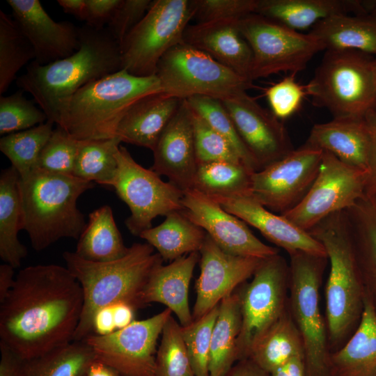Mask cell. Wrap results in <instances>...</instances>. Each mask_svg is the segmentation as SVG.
I'll return each instance as SVG.
<instances>
[{"label":"cell","mask_w":376,"mask_h":376,"mask_svg":"<svg viewBox=\"0 0 376 376\" xmlns=\"http://www.w3.org/2000/svg\"><path fill=\"white\" fill-rule=\"evenodd\" d=\"M182 101L163 92L142 97L123 116L118 126L116 136L122 142L152 151Z\"/></svg>","instance_id":"d4e9b609"},{"label":"cell","mask_w":376,"mask_h":376,"mask_svg":"<svg viewBox=\"0 0 376 376\" xmlns=\"http://www.w3.org/2000/svg\"><path fill=\"white\" fill-rule=\"evenodd\" d=\"M22 90L0 97V134L26 130L47 120L45 113L33 101L28 100Z\"/></svg>","instance_id":"ee69618b"},{"label":"cell","mask_w":376,"mask_h":376,"mask_svg":"<svg viewBox=\"0 0 376 376\" xmlns=\"http://www.w3.org/2000/svg\"><path fill=\"white\" fill-rule=\"evenodd\" d=\"M237 22L219 20L188 25L185 31L183 42L206 53L251 81L253 53L239 31Z\"/></svg>","instance_id":"603a6c76"},{"label":"cell","mask_w":376,"mask_h":376,"mask_svg":"<svg viewBox=\"0 0 376 376\" xmlns=\"http://www.w3.org/2000/svg\"><path fill=\"white\" fill-rule=\"evenodd\" d=\"M63 258L84 295L75 341L84 340L93 334L95 315L104 307L118 303L126 304L134 310L143 307L144 288L152 272L164 261L147 242L133 244L124 256L109 262L86 260L70 251H65Z\"/></svg>","instance_id":"3957f363"},{"label":"cell","mask_w":376,"mask_h":376,"mask_svg":"<svg viewBox=\"0 0 376 376\" xmlns=\"http://www.w3.org/2000/svg\"><path fill=\"white\" fill-rule=\"evenodd\" d=\"M185 100L194 111L229 142L243 164L250 171L253 173L258 171L256 163L244 146L233 120L220 100L197 95Z\"/></svg>","instance_id":"60d3db41"},{"label":"cell","mask_w":376,"mask_h":376,"mask_svg":"<svg viewBox=\"0 0 376 376\" xmlns=\"http://www.w3.org/2000/svg\"><path fill=\"white\" fill-rule=\"evenodd\" d=\"M269 376H306L304 357H297L279 367Z\"/></svg>","instance_id":"6f0895ef"},{"label":"cell","mask_w":376,"mask_h":376,"mask_svg":"<svg viewBox=\"0 0 376 376\" xmlns=\"http://www.w3.org/2000/svg\"><path fill=\"white\" fill-rule=\"evenodd\" d=\"M191 110L198 164L226 161L243 164L229 142L201 116Z\"/></svg>","instance_id":"bcb514c9"},{"label":"cell","mask_w":376,"mask_h":376,"mask_svg":"<svg viewBox=\"0 0 376 376\" xmlns=\"http://www.w3.org/2000/svg\"><path fill=\"white\" fill-rule=\"evenodd\" d=\"M83 306L82 288L66 267H26L1 302L0 342L24 359L69 343Z\"/></svg>","instance_id":"6da1fadb"},{"label":"cell","mask_w":376,"mask_h":376,"mask_svg":"<svg viewBox=\"0 0 376 376\" xmlns=\"http://www.w3.org/2000/svg\"><path fill=\"white\" fill-rule=\"evenodd\" d=\"M375 60H376V57H375Z\"/></svg>","instance_id":"e7e4bbea"},{"label":"cell","mask_w":376,"mask_h":376,"mask_svg":"<svg viewBox=\"0 0 376 376\" xmlns=\"http://www.w3.org/2000/svg\"><path fill=\"white\" fill-rule=\"evenodd\" d=\"M370 12L376 13V1H371Z\"/></svg>","instance_id":"6125c7cd"},{"label":"cell","mask_w":376,"mask_h":376,"mask_svg":"<svg viewBox=\"0 0 376 376\" xmlns=\"http://www.w3.org/2000/svg\"><path fill=\"white\" fill-rule=\"evenodd\" d=\"M308 233L323 245L329 260L327 326L329 340L338 343L358 325L365 297L345 212L327 217Z\"/></svg>","instance_id":"8992f818"},{"label":"cell","mask_w":376,"mask_h":376,"mask_svg":"<svg viewBox=\"0 0 376 376\" xmlns=\"http://www.w3.org/2000/svg\"><path fill=\"white\" fill-rule=\"evenodd\" d=\"M373 197L374 198V199H375V201H376V194H375V195L374 196H373Z\"/></svg>","instance_id":"be15d7a7"},{"label":"cell","mask_w":376,"mask_h":376,"mask_svg":"<svg viewBox=\"0 0 376 376\" xmlns=\"http://www.w3.org/2000/svg\"><path fill=\"white\" fill-rule=\"evenodd\" d=\"M206 232L181 211L166 216L159 225L143 232L139 237L157 251L163 260L173 261L193 252H200Z\"/></svg>","instance_id":"1f68e13d"},{"label":"cell","mask_w":376,"mask_h":376,"mask_svg":"<svg viewBox=\"0 0 376 376\" xmlns=\"http://www.w3.org/2000/svg\"><path fill=\"white\" fill-rule=\"evenodd\" d=\"M370 1L258 0L255 13L299 31L337 15L370 13Z\"/></svg>","instance_id":"4316f807"},{"label":"cell","mask_w":376,"mask_h":376,"mask_svg":"<svg viewBox=\"0 0 376 376\" xmlns=\"http://www.w3.org/2000/svg\"><path fill=\"white\" fill-rule=\"evenodd\" d=\"M14 269L7 263L0 265V303L6 297L14 284Z\"/></svg>","instance_id":"91938a15"},{"label":"cell","mask_w":376,"mask_h":376,"mask_svg":"<svg viewBox=\"0 0 376 376\" xmlns=\"http://www.w3.org/2000/svg\"><path fill=\"white\" fill-rule=\"evenodd\" d=\"M155 75L162 92L181 100L201 95L224 100L254 87L252 81L184 42L164 54Z\"/></svg>","instance_id":"9c48e42d"},{"label":"cell","mask_w":376,"mask_h":376,"mask_svg":"<svg viewBox=\"0 0 376 376\" xmlns=\"http://www.w3.org/2000/svg\"><path fill=\"white\" fill-rule=\"evenodd\" d=\"M192 0H155L120 45L122 69L137 77L155 75L161 58L183 42L194 18Z\"/></svg>","instance_id":"30bf717a"},{"label":"cell","mask_w":376,"mask_h":376,"mask_svg":"<svg viewBox=\"0 0 376 376\" xmlns=\"http://www.w3.org/2000/svg\"><path fill=\"white\" fill-rule=\"evenodd\" d=\"M13 18L31 44L33 61L40 65L66 58L78 50L79 28L69 21H54L38 0H7Z\"/></svg>","instance_id":"ffe728a7"},{"label":"cell","mask_w":376,"mask_h":376,"mask_svg":"<svg viewBox=\"0 0 376 376\" xmlns=\"http://www.w3.org/2000/svg\"><path fill=\"white\" fill-rule=\"evenodd\" d=\"M87 376V375H86Z\"/></svg>","instance_id":"003e7915"},{"label":"cell","mask_w":376,"mask_h":376,"mask_svg":"<svg viewBox=\"0 0 376 376\" xmlns=\"http://www.w3.org/2000/svg\"><path fill=\"white\" fill-rule=\"evenodd\" d=\"M226 376H269L249 359L238 361Z\"/></svg>","instance_id":"11a10c76"},{"label":"cell","mask_w":376,"mask_h":376,"mask_svg":"<svg viewBox=\"0 0 376 376\" xmlns=\"http://www.w3.org/2000/svg\"><path fill=\"white\" fill-rule=\"evenodd\" d=\"M371 144L365 118H334L313 125L305 146L334 155L341 162L368 172Z\"/></svg>","instance_id":"cb8c5ba5"},{"label":"cell","mask_w":376,"mask_h":376,"mask_svg":"<svg viewBox=\"0 0 376 376\" xmlns=\"http://www.w3.org/2000/svg\"><path fill=\"white\" fill-rule=\"evenodd\" d=\"M344 212L365 298L376 313V201L364 196Z\"/></svg>","instance_id":"83f0119b"},{"label":"cell","mask_w":376,"mask_h":376,"mask_svg":"<svg viewBox=\"0 0 376 376\" xmlns=\"http://www.w3.org/2000/svg\"><path fill=\"white\" fill-rule=\"evenodd\" d=\"M237 24L253 53L251 81L282 72L297 74L325 50L324 44L309 33H301L257 13L239 19Z\"/></svg>","instance_id":"8fae6325"},{"label":"cell","mask_w":376,"mask_h":376,"mask_svg":"<svg viewBox=\"0 0 376 376\" xmlns=\"http://www.w3.org/2000/svg\"><path fill=\"white\" fill-rule=\"evenodd\" d=\"M151 170L182 191L191 189L198 167L191 110L185 100L160 135Z\"/></svg>","instance_id":"44dd1931"},{"label":"cell","mask_w":376,"mask_h":376,"mask_svg":"<svg viewBox=\"0 0 376 376\" xmlns=\"http://www.w3.org/2000/svg\"><path fill=\"white\" fill-rule=\"evenodd\" d=\"M171 314L166 308L110 334L93 333L84 340L93 350L96 360L121 376H155L157 340Z\"/></svg>","instance_id":"9a60e30c"},{"label":"cell","mask_w":376,"mask_h":376,"mask_svg":"<svg viewBox=\"0 0 376 376\" xmlns=\"http://www.w3.org/2000/svg\"><path fill=\"white\" fill-rule=\"evenodd\" d=\"M366 118L370 130L371 144L365 195L373 197L376 194V110L370 112Z\"/></svg>","instance_id":"816d5d0a"},{"label":"cell","mask_w":376,"mask_h":376,"mask_svg":"<svg viewBox=\"0 0 376 376\" xmlns=\"http://www.w3.org/2000/svg\"><path fill=\"white\" fill-rule=\"evenodd\" d=\"M116 158L117 169L109 186L129 207L130 215L125 224L132 235L139 237L152 227V221L157 216L183 210L180 189L141 166L122 145Z\"/></svg>","instance_id":"7c38bea8"},{"label":"cell","mask_w":376,"mask_h":376,"mask_svg":"<svg viewBox=\"0 0 376 376\" xmlns=\"http://www.w3.org/2000/svg\"><path fill=\"white\" fill-rule=\"evenodd\" d=\"M57 3L65 13L73 15L79 20H86V0H58Z\"/></svg>","instance_id":"680465c9"},{"label":"cell","mask_w":376,"mask_h":376,"mask_svg":"<svg viewBox=\"0 0 376 376\" xmlns=\"http://www.w3.org/2000/svg\"><path fill=\"white\" fill-rule=\"evenodd\" d=\"M116 330L111 306L104 307L96 313L93 319V334L105 336Z\"/></svg>","instance_id":"db71d44e"},{"label":"cell","mask_w":376,"mask_h":376,"mask_svg":"<svg viewBox=\"0 0 376 376\" xmlns=\"http://www.w3.org/2000/svg\"><path fill=\"white\" fill-rule=\"evenodd\" d=\"M242 327L239 292H233L219 302L210 345V376H226L237 361V339Z\"/></svg>","instance_id":"d6a6232c"},{"label":"cell","mask_w":376,"mask_h":376,"mask_svg":"<svg viewBox=\"0 0 376 376\" xmlns=\"http://www.w3.org/2000/svg\"><path fill=\"white\" fill-rule=\"evenodd\" d=\"M221 101L258 171L295 149L283 124L246 93Z\"/></svg>","instance_id":"ac0fdd59"},{"label":"cell","mask_w":376,"mask_h":376,"mask_svg":"<svg viewBox=\"0 0 376 376\" xmlns=\"http://www.w3.org/2000/svg\"><path fill=\"white\" fill-rule=\"evenodd\" d=\"M295 75L290 74L265 91L272 112L279 120L287 118L295 113L307 95L306 86L297 82Z\"/></svg>","instance_id":"c3c4849f"},{"label":"cell","mask_w":376,"mask_h":376,"mask_svg":"<svg viewBox=\"0 0 376 376\" xmlns=\"http://www.w3.org/2000/svg\"><path fill=\"white\" fill-rule=\"evenodd\" d=\"M297 357H304L303 343L288 308L256 341L247 359L270 374Z\"/></svg>","instance_id":"4dcf8cb0"},{"label":"cell","mask_w":376,"mask_h":376,"mask_svg":"<svg viewBox=\"0 0 376 376\" xmlns=\"http://www.w3.org/2000/svg\"><path fill=\"white\" fill-rule=\"evenodd\" d=\"M325 50H357L376 57V13L337 15L320 21L308 32Z\"/></svg>","instance_id":"f546056e"},{"label":"cell","mask_w":376,"mask_h":376,"mask_svg":"<svg viewBox=\"0 0 376 376\" xmlns=\"http://www.w3.org/2000/svg\"><path fill=\"white\" fill-rule=\"evenodd\" d=\"M0 376H26V359L0 342Z\"/></svg>","instance_id":"f5cc1de1"},{"label":"cell","mask_w":376,"mask_h":376,"mask_svg":"<svg viewBox=\"0 0 376 376\" xmlns=\"http://www.w3.org/2000/svg\"><path fill=\"white\" fill-rule=\"evenodd\" d=\"M162 92L157 76L137 77L124 69L93 81L70 99L57 126L78 140L116 136L118 126L139 99Z\"/></svg>","instance_id":"5b68a950"},{"label":"cell","mask_w":376,"mask_h":376,"mask_svg":"<svg viewBox=\"0 0 376 376\" xmlns=\"http://www.w3.org/2000/svg\"><path fill=\"white\" fill-rule=\"evenodd\" d=\"M252 173L243 164L226 161L198 164L191 189L208 196L251 193Z\"/></svg>","instance_id":"8d00e7d4"},{"label":"cell","mask_w":376,"mask_h":376,"mask_svg":"<svg viewBox=\"0 0 376 376\" xmlns=\"http://www.w3.org/2000/svg\"><path fill=\"white\" fill-rule=\"evenodd\" d=\"M315 107L334 118H365L376 110V60L357 50H325L306 85Z\"/></svg>","instance_id":"52a82bcc"},{"label":"cell","mask_w":376,"mask_h":376,"mask_svg":"<svg viewBox=\"0 0 376 376\" xmlns=\"http://www.w3.org/2000/svg\"><path fill=\"white\" fill-rule=\"evenodd\" d=\"M330 366L331 376H376V313L365 297L356 330L331 354Z\"/></svg>","instance_id":"f1b7e54d"},{"label":"cell","mask_w":376,"mask_h":376,"mask_svg":"<svg viewBox=\"0 0 376 376\" xmlns=\"http://www.w3.org/2000/svg\"><path fill=\"white\" fill-rule=\"evenodd\" d=\"M128 249L111 207L105 205L89 214L88 221L78 239L75 253L86 260L104 263L122 258Z\"/></svg>","instance_id":"e575fe53"},{"label":"cell","mask_w":376,"mask_h":376,"mask_svg":"<svg viewBox=\"0 0 376 376\" xmlns=\"http://www.w3.org/2000/svg\"><path fill=\"white\" fill-rule=\"evenodd\" d=\"M36 58L34 49L13 17L0 10V94L17 72Z\"/></svg>","instance_id":"f35d334b"},{"label":"cell","mask_w":376,"mask_h":376,"mask_svg":"<svg viewBox=\"0 0 376 376\" xmlns=\"http://www.w3.org/2000/svg\"><path fill=\"white\" fill-rule=\"evenodd\" d=\"M200 256L199 252H193L157 267L144 288V306L153 302L164 304L175 314L182 327L190 324L193 317L189 306V286Z\"/></svg>","instance_id":"484cf974"},{"label":"cell","mask_w":376,"mask_h":376,"mask_svg":"<svg viewBox=\"0 0 376 376\" xmlns=\"http://www.w3.org/2000/svg\"><path fill=\"white\" fill-rule=\"evenodd\" d=\"M198 23L239 19L255 13L258 0H192Z\"/></svg>","instance_id":"7dc6e473"},{"label":"cell","mask_w":376,"mask_h":376,"mask_svg":"<svg viewBox=\"0 0 376 376\" xmlns=\"http://www.w3.org/2000/svg\"><path fill=\"white\" fill-rule=\"evenodd\" d=\"M87 376H121L109 366L95 360L91 366Z\"/></svg>","instance_id":"94428289"},{"label":"cell","mask_w":376,"mask_h":376,"mask_svg":"<svg viewBox=\"0 0 376 376\" xmlns=\"http://www.w3.org/2000/svg\"><path fill=\"white\" fill-rule=\"evenodd\" d=\"M19 175L10 166L0 175V257L15 269L27 256V249L18 240L22 212L18 190Z\"/></svg>","instance_id":"836d02e7"},{"label":"cell","mask_w":376,"mask_h":376,"mask_svg":"<svg viewBox=\"0 0 376 376\" xmlns=\"http://www.w3.org/2000/svg\"><path fill=\"white\" fill-rule=\"evenodd\" d=\"M95 360L84 340L70 342L26 359V376H86Z\"/></svg>","instance_id":"d590c367"},{"label":"cell","mask_w":376,"mask_h":376,"mask_svg":"<svg viewBox=\"0 0 376 376\" xmlns=\"http://www.w3.org/2000/svg\"><path fill=\"white\" fill-rule=\"evenodd\" d=\"M155 376H195L182 336L181 325L171 315L157 351Z\"/></svg>","instance_id":"b9f144b4"},{"label":"cell","mask_w":376,"mask_h":376,"mask_svg":"<svg viewBox=\"0 0 376 376\" xmlns=\"http://www.w3.org/2000/svg\"><path fill=\"white\" fill-rule=\"evenodd\" d=\"M322 155V150L304 145L294 149L251 174V194L270 211L285 213L297 205L310 189Z\"/></svg>","instance_id":"2e32d148"},{"label":"cell","mask_w":376,"mask_h":376,"mask_svg":"<svg viewBox=\"0 0 376 376\" xmlns=\"http://www.w3.org/2000/svg\"><path fill=\"white\" fill-rule=\"evenodd\" d=\"M79 145L80 140L57 126L41 151L36 169L72 175Z\"/></svg>","instance_id":"f6af8a7d"},{"label":"cell","mask_w":376,"mask_h":376,"mask_svg":"<svg viewBox=\"0 0 376 376\" xmlns=\"http://www.w3.org/2000/svg\"><path fill=\"white\" fill-rule=\"evenodd\" d=\"M367 175V171L323 151L318 173L310 189L297 205L281 215L308 232L327 217L348 209L366 196Z\"/></svg>","instance_id":"5bb4252c"},{"label":"cell","mask_w":376,"mask_h":376,"mask_svg":"<svg viewBox=\"0 0 376 376\" xmlns=\"http://www.w3.org/2000/svg\"><path fill=\"white\" fill-rule=\"evenodd\" d=\"M183 214L201 227L225 252L232 255L264 259L279 250L257 238L246 224L225 210L205 194L189 189L183 191Z\"/></svg>","instance_id":"e0dca14e"},{"label":"cell","mask_w":376,"mask_h":376,"mask_svg":"<svg viewBox=\"0 0 376 376\" xmlns=\"http://www.w3.org/2000/svg\"><path fill=\"white\" fill-rule=\"evenodd\" d=\"M79 48L72 55L40 65L32 61L16 81L56 125L72 97L87 84L122 69L120 45L107 29L79 28Z\"/></svg>","instance_id":"7a4b0ae2"},{"label":"cell","mask_w":376,"mask_h":376,"mask_svg":"<svg viewBox=\"0 0 376 376\" xmlns=\"http://www.w3.org/2000/svg\"><path fill=\"white\" fill-rule=\"evenodd\" d=\"M289 255V310L303 343L305 375L331 376L327 329L319 299L327 258L301 251Z\"/></svg>","instance_id":"ba28073f"},{"label":"cell","mask_w":376,"mask_h":376,"mask_svg":"<svg viewBox=\"0 0 376 376\" xmlns=\"http://www.w3.org/2000/svg\"><path fill=\"white\" fill-rule=\"evenodd\" d=\"M199 253L201 273L196 281L193 320L204 315L252 277L263 260L226 253L207 234Z\"/></svg>","instance_id":"d6986e66"},{"label":"cell","mask_w":376,"mask_h":376,"mask_svg":"<svg viewBox=\"0 0 376 376\" xmlns=\"http://www.w3.org/2000/svg\"><path fill=\"white\" fill-rule=\"evenodd\" d=\"M122 0H86V25L104 29L109 24Z\"/></svg>","instance_id":"f907efd6"},{"label":"cell","mask_w":376,"mask_h":376,"mask_svg":"<svg viewBox=\"0 0 376 376\" xmlns=\"http://www.w3.org/2000/svg\"><path fill=\"white\" fill-rule=\"evenodd\" d=\"M219 308V304L188 326H181L182 336L195 376H210L211 339Z\"/></svg>","instance_id":"7bdbcfd3"},{"label":"cell","mask_w":376,"mask_h":376,"mask_svg":"<svg viewBox=\"0 0 376 376\" xmlns=\"http://www.w3.org/2000/svg\"><path fill=\"white\" fill-rule=\"evenodd\" d=\"M152 1L122 0L108 24L109 33L120 45L148 10Z\"/></svg>","instance_id":"681fc988"},{"label":"cell","mask_w":376,"mask_h":376,"mask_svg":"<svg viewBox=\"0 0 376 376\" xmlns=\"http://www.w3.org/2000/svg\"><path fill=\"white\" fill-rule=\"evenodd\" d=\"M228 212L257 230L269 241L289 254L301 251L327 257L323 245L281 214H274L251 193L229 196H210Z\"/></svg>","instance_id":"7402d4cb"},{"label":"cell","mask_w":376,"mask_h":376,"mask_svg":"<svg viewBox=\"0 0 376 376\" xmlns=\"http://www.w3.org/2000/svg\"></svg>","instance_id":"03108f58"},{"label":"cell","mask_w":376,"mask_h":376,"mask_svg":"<svg viewBox=\"0 0 376 376\" xmlns=\"http://www.w3.org/2000/svg\"><path fill=\"white\" fill-rule=\"evenodd\" d=\"M122 141L118 137L104 140H80L72 175L109 186L116 169V153Z\"/></svg>","instance_id":"74e56055"},{"label":"cell","mask_w":376,"mask_h":376,"mask_svg":"<svg viewBox=\"0 0 376 376\" xmlns=\"http://www.w3.org/2000/svg\"><path fill=\"white\" fill-rule=\"evenodd\" d=\"M289 279V265L276 253L261 260L251 281L239 292L242 327L238 361L248 358L256 341L287 311Z\"/></svg>","instance_id":"4fadbf2b"},{"label":"cell","mask_w":376,"mask_h":376,"mask_svg":"<svg viewBox=\"0 0 376 376\" xmlns=\"http://www.w3.org/2000/svg\"><path fill=\"white\" fill-rule=\"evenodd\" d=\"M116 329H121L134 320V309L124 303H118L111 306Z\"/></svg>","instance_id":"9f6ffc18"},{"label":"cell","mask_w":376,"mask_h":376,"mask_svg":"<svg viewBox=\"0 0 376 376\" xmlns=\"http://www.w3.org/2000/svg\"><path fill=\"white\" fill-rule=\"evenodd\" d=\"M94 185L72 175L38 169L19 178L22 230L33 249L44 250L62 238H79L86 223L77 200Z\"/></svg>","instance_id":"277c9868"},{"label":"cell","mask_w":376,"mask_h":376,"mask_svg":"<svg viewBox=\"0 0 376 376\" xmlns=\"http://www.w3.org/2000/svg\"><path fill=\"white\" fill-rule=\"evenodd\" d=\"M54 124L47 120L32 128L0 139V150L10 160L19 177L26 176L36 168L40 152L54 130Z\"/></svg>","instance_id":"ab89813d"}]
</instances>
